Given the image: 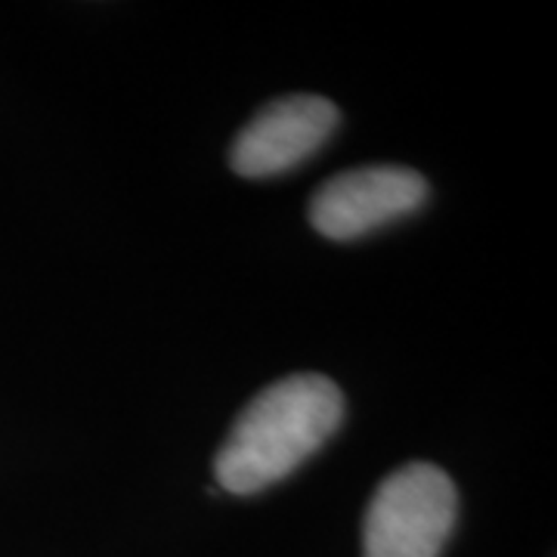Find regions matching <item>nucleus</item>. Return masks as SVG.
<instances>
[{
    "instance_id": "obj_1",
    "label": "nucleus",
    "mask_w": 557,
    "mask_h": 557,
    "mask_svg": "<svg viewBox=\"0 0 557 557\" xmlns=\"http://www.w3.org/2000/svg\"><path fill=\"white\" fill-rule=\"evenodd\" d=\"M344 412V394L325 375L300 372L267 384L220 446L218 486L230 496H258L276 486L338 434Z\"/></svg>"
},
{
    "instance_id": "obj_2",
    "label": "nucleus",
    "mask_w": 557,
    "mask_h": 557,
    "mask_svg": "<svg viewBox=\"0 0 557 557\" xmlns=\"http://www.w3.org/2000/svg\"><path fill=\"white\" fill-rule=\"evenodd\" d=\"M453 478L431 461H409L381 480L362 520V557H440L456 530Z\"/></svg>"
},
{
    "instance_id": "obj_3",
    "label": "nucleus",
    "mask_w": 557,
    "mask_h": 557,
    "mask_svg": "<svg viewBox=\"0 0 557 557\" xmlns=\"http://www.w3.org/2000/svg\"><path fill=\"white\" fill-rule=\"evenodd\" d=\"M428 201V180L403 164H366L325 180L310 199V223L319 236L354 242L387 223L416 214Z\"/></svg>"
},
{
    "instance_id": "obj_4",
    "label": "nucleus",
    "mask_w": 557,
    "mask_h": 557,
    "mask_svg": "<svg viewBox=\"0 0 557 557\" xmlns=\"http://www.w3.org/2000/svg\"><path fill=\"white\" fill-rule=\"evenodd\" d=\"M338 106L317 94H292L263 106L230 146V168L248 180L278 177L317 156L338 131Z\"/></svg>"
}]
</instances>
